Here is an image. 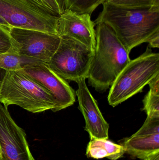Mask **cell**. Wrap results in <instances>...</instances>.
Returning <instances> with one entry per match:
<instances>
[{"instance_id":"6da1fadb","label":"cell","mask_w":159,"mask_h":160,"mask_svg":"<svg viewBox=\"0 0 159 160\" xmlns=\"http://www.w3.org/2000/svg\"><path fill=\"white\" fill-rule=\"evenodd\" d=\"M94 22L107 24L129 52L143 43L159 36V7L146 9H129L105 1Z\"/></svg>"},{"instance_id":"7a4b0ae2","label":"cell","mask_w":159,"mask_h":160,"mask_svg":"<svg viewBox=\"0 0 159 160\" xmlns=\"http://www.w3.org/2000/svg\"><path fill=\"white\" fill-rule=\"evenodd\" d=\"M96 47L89 71V84L100 92L114 83L131 61L129 52L107 24H96Z\"/></svg>"},{"instance_id":"3957f363","label":"cell","mask_w":159,"mask_h":160,"mask_svg":"<svg viewBox=\"0 0 159 160\" xmlns=\"http://www.w3.org/2000/svg\"><path fill=\"white\" fill-rule=\"evenodd\" d=\"M0 102L7 108L15 104L32 113L53 112L57 106L52 94L22 69L7 71L0 90Z\"/></svg>"},{"instance_id":"277c9868","label":"cell","mask_w":159,"mask_h":160,"mask_svg":"<svg viewBox=\"0 0 159 160\" xmlns=\"http://www.w3.org/2000/svg\"><path fill=\"white\" fill-rule=\"evenodd\" d=\"M159 75V54L148 47L143 54L130 61L111 86L107 98L109 105L115 107L142 92Z\"/></svg>"},{"instance_id":"5b68a950","label":"cell","mask_w":159,"mask_h":160,"mask_svg":"<svg viewBox=\"0 0 159 160\" xmlns=\"http://www.w3.org/2000/svg\"><path fill=\"white\" fill-rule=\"evenodd\" d=\"M0 17L10 27L58 35L59 17L30 0H0Z\"/></svg>"},{"instance_id":"8992f818","label":"cell","mask_w":159,"mask_h":160,"mask_svg":"<svg viewBox=\"0 0 159 160\" xmlns=\"http://www.w3.org/2000/svg\"><path fill=\"white\" fill-rule=\"evenodd\" d=\"M60 38L58 48L48 65L65 81L77 82L87 78L94 51L71 38Z\"/></svg>"},{"instance_id":"52a82bcc","label":"cell","mask_w":159,"mask_h":160,"mask_svg":"<svg viewBox=\"0 0 159 160\" xmlns=\"http://www.w3.org/2000/svg\"><path fill=\"white\" fill-rule=\"evenodd\" d=\"M17 53L22 57L47 63L60 43L61 38L40 31L10 27Z\"/></svg>"},{"instance_id":"ba28073f","label":"cell","mask_w":159,"mask_h":160,"mask_svg":"<svg viewBox=\"0 0 159 160\" xmlns=\"http://www.w3.org/2000/svg\"><path fill=\"white\" fill-rule=\"evenodd\" d=\"M22 69L55 98L57 106L53 112L72 106L75 102V91L66 81L52 71L47 64L31 62L24 65Z\"/></svg>"},{"instance_id":"9c48e42d","label":"cell","mask_w":159,"mask_h":160,"mask_svg":"<svg viewBox=\"0 0 159 160\" xmlns=\"http://www.w3.org/2000/svg\"><path fill=\"white\" fill-rule=\"evenodd\" d=\"M0 153L2 160H35L24 131L13 120L0 102Z\"/></svg>"},{"instance_id":"30bf717a","label":"cell","mask_w":159,"mask_h":160,"mask_svg":"<svg viewBox=\"0 0 159 160\" xmlns=\"http://www.w3.org/2000/svg\"><path fill=\"white\" fill-rule=\"evenodd\" d=\"M78 88L75 91L78 99V109L84 116L85 130L91 139H108L109 125L102 114L96 100L89 90L86 79L77 82Z\"/></svg>"},{"instance_id":"8fae6325","label":"cell","mask_w":159,"mask_h":160,"mask_svg":"<svg viewBox=\"0 0 159 160\" xmlns=\"http://www.w3.org/2000/svg\"><path fill=\"white\" fill-rule=\"evenodd\" d=\"M121 145L125 153L143 160L159 152V117L147 116L142 128Z\"/></svg>"},{"instance_id":"7c38bea8","label":"cell","mask_w":159,"mask_h":160,"mask_svg":"<svg viewBox=\"0 0 159 160\" xmlns=\"http://www.w3.org/2000/svg\"><path fill=\"white\" fill-rule=\"evenodd\" d=\"M95 24L88 14H77L65 10L58 17V35L77 40L92 50L96 47Z\"/></svg>"},{"instance_id":"4fadbf2b","label":"cell","mask_w":159,"mask_h":160,"mask_svg":"<svg viewBox=\"0 0 159 160\" xmlns=\"http://www.w3.org/2000/svg\"><path fill=\"white\" fill-rule=\"evenodd\" d=\"M125 153V149L122 145L107 139H91L87 149V157L96 159L107 158L111 160H117L122 158Z\"/></svg>"},{"instance_id":"5bb4252c","label":"cell","mask_w":159,"mask_h":160,"mask_svg":"<svg viewBox=\"0 0 159 160\" xmlns=\"http://www.w3.org/2000/svg\"><path fill=\"white\" fill-rule=\"evenodd\" d=\"M106 0H64L65 10L77 14H91Z\"/></svg>"},{"instance_id":"9a60e30c","label":"cell","mask_w":159,"mask_h":160,"mask_svg":"<svg viewBox=\"0 0 159 160\" xmlns=\"http://www.w3.org/2000/svg\"><path fill=\"white\" fill-rule=\"evenodd\" d=\"M33 62L37 61L22 57L18 53L0 54V68L7 71L22 69L24 65Z\"/></svg>"},{"instance_id":"2e32d148","label":"cell","mask_w":159,"mask_h":160,"mask_svg":"<svg viewBox=\"0 0 159 160\" xmlns=\"http://www.w3.org/2000/svg\"><path fill=\"white\" fill-rule=\"evenodd\" d=\"M113 5L129 9H146L159 7V0H106Z\"/></svg>"},{"instance_id":"e0dca14e","label":"cell","mask_w":159,"mask_h":160,"mask_svg":"<svg viewBox=\"0 0 159 160\" xmlns=\"http://www.w3.org/2000/svg\"><path fill=\"white\" fill-rule=\"evenodd\" d=\"M10 28L0 25V54L17 53L14 40L10 35Z\"/></svg>"},{"instance_id":"ac0fdd59","label":"cell","mask_w":159,"mask_h":160,"mask_svg":"<svg viewBox=\"0 0 159 160\" xmlns=\"http://www.w3.org/2000/svg\"><path fill=\"white\" fill-rule=\"evenodd\" d=\"M143 108L148 117H159V94L149 90L143 100Z\"/></svg>"},{"instance_id":"d6986e66","label":"cell","mask_w":159,"mask_h":160,"mask_svg":"<svg viewBox=\"0 0 159 160\" xmlns=\"http://www.w3.org/2000/svg\"><path fill=\"white\" fill-rule=\"evenodd\" d=\"M42 8L59 17L65 10L64 0H30Z\"/></svg>"},{"instance_id":"ffe728a7","label":"cell","mask_w":159,"mask_h":160,"mask_svg":"<svg viewBox=\"0 0 159 160\" xmlns=\"http://www.w3.org/2000/svg\"><path fill=\"white\" fill-rule=\"evenodd\" d=\"M148 85L150 90L159 94V75L153 79Z\"/></svg>"},{"instance_id":"44dd1931","label":"cell","mask_w":159,"mask_h":160,"mask_svg":"<svg viewBox=\"0 0 159 160\" xmlns=\"http://www.w3.org/2000/svg\"><path fill=\"white\" fill-rule=\"evenodd\" d=\"M7 71L6 69L0 68V90L3 82L6 76Z\"/></svg>"},{"instance_id":"7402d4cb","label":"cell","mask_w":159,"mask_h":160,"mask_svg":"<svg viewBox=\"0 0 159 160\" xmlns=\"http://www.w3.org/2000/svg\"><path fill=\"white\" fill-rule=\"evenodd\" d=\"M146 160H159V152L150 155Z\"/></svg>"},{"instance_id":"603a6c76","label":"cell","mask_w":159,"mask_h":160,"mask_svg":"<svg viewBox=\"0 0 159 160\" xmlns=\"http://www.w3.org/2000/svg\"><path fill=\"white\" fill-rule=\"evenodd\" d=\"M0 25L6 26V27H10V26H9V25L1 17H0Z\"/></svg>"},{"instance_id":"cb8c5ba5","label":"cell","mask_w":159,"mask_h":160,"mask_svg":"<svg viewBox=\"0 0 159 160\" xmlns=\"http://www.w3.org/2000/svg\"><path fill=\"white\" fill-rule=\"evenodd\" d=\"M0 160H2V157H1V153H0Z\"/></svg>"},{"instance_id":"d4e9b609","label":"cell","mask_w":159,"mask_h":160,"mask_svg":"<svg viewBox=\"0 0 159 160\" xmlns=\"http://www.w3.org/2000/svg\"></svg>"}]
</instances>
